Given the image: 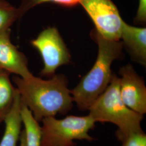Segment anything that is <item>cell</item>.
Here are the masks:
<instances>
[{
    "mask_svg": "<svg viewBox=\"0 0 146 146\" xmlns=\"http://www.w3.org/2000/svg\"><path fill=\"white\" fill-rule=\"evenodd\" d=\"M22 102L29 109L38 122L58 114L66 115L73 108L74 100L68 80L62 74L43 80L32 75L27 78H13Z\"/></svg>",
    "mask_w": 146,
    "mask_h": 146,
    "instance_id": "6da1fadb",
    "label": "cell"
},
{
    "mask_svg": "<svg viewBox=\"0 0 146 146\" xmlns=\"http://www.w3.org/2000/svg\"><path fill=\"white\" fill-rule=\"evenodd\" d=\"M92 36L98 46V54L92 69L70 90L75 102L81 111L88 110L90 106L108 86L113 74L111 66L122 55L123 44L120 41H110L94 30Z\"/></svg>",
    "mask_w": 146,
    "mask_h": 146,
    "instance_id": "7a4b0ae2",
    "label": "cell"
},
{
    "mask_svg": "<svg viewBox=\"0 0 146 146\" xmlns=\"http://www.w3.org/2000/svg\"><path fill=\"white\" fill-rule=\"evenodd\" d=\"M89 115L95 122L117 126L115 135L119 141L135 133L144 132L141 122L144 115L129 108L121 98L120 78L113 74L108 86L89 108Z\"/></svg>",
    "mask_w": 146,
    "mask_h": 146,
    "instance_id": "3957f363",
    "label": "cell"
},
{
    "mask_svg": "<svg viewBox=\"0 0 146 146\" xmlns=\"http://www.w3.org/2000/svg\"><path fill=\"white\" fill-rule=\"evenodd\" d=\"M41 122V146H76L75 140L92 142L96 140L89 134L96 123L89 114L68 115L61 119L48 117Z\"/></svg>",
    "mask_w": 146,
    "mask_h": 146,
    "instance_id": "277c9868",
    "label": "cell"
},
{
    "mask_svg": "<svg viewBox=\"0 0 146 146\" xmlns=\"http://www.w3.org/2000/svg\"><path fill=\"white\" fill-rule=\"evenodd\" d=\"M31 45L40 52L43 62L40 74L52 77L59 67L70 62V55L58 29L48 27L42 31Z\"/></svg>",
    "mask_w": 146,
    "mask_h": 146,
    "instance_id": "5b68a950",
    "label": "cell"
},
{
    "mask_svg": "<svg viewBox=\"0 0 146 146\" xmlns=\"http://www.w3.org/2000/svg\"><path fill=\"white\" fill-rule=\"evenodd\" d=\"M91 18L95 30L110 41H120L123 20L111 0H81L79 2Z\"/></svg>",
    "mask_w": 146,
    "mask_h": 146,
    "instance_id": "8992f818",
    "label": "cell"
},
{
    "mask_svg": "<svg viewBox=\"0 0 146 146\" xmlns=\"http://www.w3.org/2000/svg\"><path fill=\"white\" fill-rule=\"evenodd\" d=\"M120 94L124 104L131 110L144 115L146 113V87L143 78L128 64L119 70Z\"/></svg>",
    "mask_w": 146,
    "mask_h": 146,
    "instance_id": "52a82bcc",
    "label": "cell"
},
{
    "mask_svg": "<svg viewBox=\"0 0 146 146\" xmlns=\"http://www.w3.org/2000/svg\"><path fill=\"white\" fill-rule=\"evenodd\" d=\"M0 69L21 78L33 75L28 67L26 56L11 42L9 29L0 34Z\"/></svg>",
    "mask_w": 146,
    "mask_h": 146,
    "instance_id": "ba28073f",
    "label": "cell"
},
{
    "mask_svg": "<svg viewBox=\"0 0 146 146\" xmlns=\"http://www.w3.org/2000/svg\"><path fill=\"white\" fill-rule=\"evenodd\" d=\"M121 39L131 58L143 66H146V28L131 26L123 21Z\"/></svg>",
    "mask_w": 146,
    "mask_h": 146,
    "instance_id": "9c48e42d",
    "label": "cell"
},
{
    "mask_svg": "<svg viewBox=\"0 0 146 146\" xmlns=\"http://www.w3.org/2000/svg\"><path fill=\"white\" fill-rule=\"evenodd\" d=\"M22 104L21 96L17 89L13 106L4 120L5 131L0 142V146H17L23 124L21 113Z\"/></svg>",
    "mask_w": 146,
    "mask_h": 146,
    "instance_id": "30bf717a",
    "label": "cell"
},
{
    "mask_svg": "<svg viewBox=\"0 0 146 146\" xmlns=\"http://www.w3.org/2000/svg\"><path fill=\"white\" fill-rule=\"evenodd\" d=\"M9 74L0 69V123L11 110L17 92L11 82Z\"/></svg>",
    "mask_w": 146,
    "mask_h": 146,
    "instance_id": "8fae6325",
    "label": "cell"
},
{
    "mask_svg": "<svg viewBox=\"0 0 146 146\" xmlns=\"http://www.w3.org/2000/svg\"><path fill=\"white\" fill-rule=\"evenodd\" d=\"M21 116L25 126L27 146H41V127L31 111L22 102Z\"/></svg>",
    "mask_w": 146,
    "mask_h": 146,
    "instance_id": "7c38bea8",
    "label": "cell"
},
{
    "mask_svg": "<svg viewBox=\"0 0 146 146\" xmlns=\"http://www.w3.org/2000/svg\"><path fill=\"white\" fill-rule=\"evenodd\" d=\"M20 17L18 8L5 0H0V34L9 30Z\"/></svg>",
    "mask_w": 146,
    "mask_h": 146,
    "instance_id": "4fadbf2b",
    "label": "cell"
},
{
    "mask_svg": "<svg viewBox=\"0 0 146 146\" xmlns=\"http://www.w3.org/2000/svg\"><path fill=\"white\" fill-rule=\"evenodd\" d=\"M81 0H21V5L18 8L20 17L32 8L42 3H54L64 7H73L77 5Z\"/></svg>",
    "mask_w": 146,
    "mask_h": 146,
    "instance_id": "5bb4252c",
    "label": "cell"
},
{
    "mask_svg": "<svg viewBox=\"0 0 146 146\" xmlns=\"http://www.w3.org/2000/svg\"><path fill=\"white\" fill-rule=\"evenodd\" d=\"M120 142V146H146V134L145 132L133 134Z\"/></svg>",
    "mask_w": 146,
    "mask_h": 146,
    "instance_id": "9a60e30c",
    "label": "cell"
},
{
    "mask_svg": "<svg viewBox=\"0 0 146 146\" xmlns=\"http://www.w3.org/2000/svg\"><path fill=\"white\" fill-rule=\"evenodd\" d=\"M135 21L139 23H145L146 22V0H139V8Z\"/></svg>",
    "mask_w": 146,
    "mask_h": 146,
    "instance_id": "2e32d148",
    "label": "cell"
},
{
    "mask_svg": "<svg viewBox=\"0 0 146 146\" xmlns=\"http://www.w3.org/2000/svg\"><path fill=\"white\" fill-rule=\"evenodd\" d=\"M20 141V146H27L26 141V134H25V131L24 129L23 131H22V132H21Z\"/></svg>",
    "mask_w": 146,
    "mask_h": 146,
    "instance_id": "e0dca14e",
    "label": "cell"
}]
</instances>
